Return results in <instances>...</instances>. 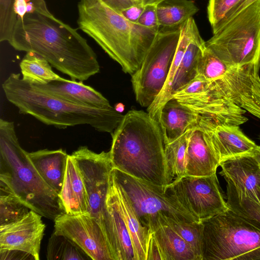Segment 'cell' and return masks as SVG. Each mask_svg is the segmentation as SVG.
Returning <instances> with one entry per match:
<instances>
[{"mask_svg":"<svg viewBox=\"0 0 260 260\" xmlns=\"http://www.w3.org/2000/svg\"><path fill=\"white\" fill-rule=\"evenodd\" d=\"M8 42L16 50L42 57L73 80L83 82L100 71L87 40L52 13L36 12L18 20Z\"/></svg>","mask_w":260,"mask_h":260,"instance_id":"cell-1","label":"cell"},{"mask_svg":"<svg viewBox=\"0 0 260 260\" xmlns=\"http://www.w3.org/2000/svg\"><path fill=\"white\" fill-rule=\"evenodd\" d=\"M113 169L150 183H172L160 125L148 112L132 110L111 134Z\"/></svg>","mask_w":260,"mask_h":260,"instance_id":"cell-2","label":"cell"},{"mask_svg":"<svg viewBox=\"0 0 260 260\" xmlns=\"http://www.w3.org/2000/svg\"><path fill=\"white\" fill-rule=\"evenodd\" d=\"M79 28L91 38L125 73L140 67L158 30L133 23L102 0H80Z\"/></svg>","mask_w":260,"mask_h":260,"instance_id":"cell-3","label":"cell"},{"mask_svg":"<svg viewBox=\"0 0 260 260\" xmlns=\"http://www.w3.org/2000/svg\"><path fill=\"white\" fill-rule=\"evenodd\" d=\"M2 88L7 100L20 113L58 128L87 124L100 132L111 134L124 116L112 106L93 107L53 95L23 80L19 73L11 74Z\"/></svg>","mask_w":260,"mask_h":260,"instance_id":"cell-4","label":"cell"},{"mask_svg":"<svg viewBox=\"0 0 260 260\" xmlns=\"http://www.w3.org/2000/svg\"><path fill=\"white\" fill-rule=\"evenodd\" d=\"M0 187L30 210L54 220L65 213L59 195L43 180L21 147L13 122L0 119Z\"/></svg>","mask_w":260,"mask_h":260,"instance_id":"cell-5","label":"cell"},{"mask_svg":"<svg viewBox=\"0 0 260 260\" xmlns=\"http://www.w3.org/2000/svg\"><path fill=\"white\" fill-rule=\"evenodd\" d=\"M202 260H260V229L229 208L201 221Z\"/></svg>","mask_w":260,"mask_h":260,"instance_id":"cell-6","label":"cell"},{"mask_svg":"<svg viewBox=\"0 0 260 260\" xmlns=\"http://www.w3.org/2000/svg\"><path fill=\"white\" fill-rule=\"evenodd\" d=\"M206 47L231 67L260 61V0L219 27Z\"/></svg>","mask_w":260,"mask_h":260,"instance_id":"cell-7","label":"cell"},{"mask_svg":"<svg viewBox=\"0 0 260 260\" xmlns=\"http://www.w3.org/2000/svg\"><path fill=\"white\" fill-rule=\"evenodd\" d=\"M112 176L122 189L142 224L150 231L159 225L158 215L187 222L199 221L180 203L171 185H155L113 169Z\"/></svg>","mask_w":260,"mask_h":260,"instance_id":"cell-8","label":"cell"},{"mask_svg":"<svg viewBox=\"0 0 260 260\" xmlns=\"http://www.w3.org/2000/svg\"><path fill=\"white\" fill-rule=\"evenodd\" d=\"M181 26H160L140 68L131 75L136 101L148 108L168 78L179 40Z\"/></svg>","mask_w":260,"mask_h":260,"instance_id":"cell-9","label":"cell"},{"mask_svg":"<svg viewBox=\"0 0 260 260\" xmlns=\"http://www.w3.org/2000/svg\"><path fill=\"white\" fill-rule=\"evenodd\" d=\"M71 155L83 177L88 198V212L102 228L113 169L110 152L98 153L86 146H81Z\"/></svg>","mask_w":260,"mask_h":260,"instance_id":"cell-10","label":"cell"},{"mask_svg":"<svg viewBox=\"0 0 260 260\" xmlns=\"http://www.w3.org/2000/svg\"><path fill=\"white\" fill-rule=\"evenodd\" d=\"M170 185L180 203L199 221L229 209L216 173L208 176H185Z\"/></svg>","mask_w":260,"mask_h":260,"instance_id":"cell-11","label":"cell"},{"mask_svg":"<svg viewBox=\"0 0 260 260\" xmlns=\"http://www.w3.org/2000/svg\"><path fill=\"white\" fill-rule=\"evenodd\" d=\"M54 221L53 233L68 237L91 259L114 260L102 227L89 213L78 215L65 213Z\"/></svg>","mask_w":260,"mask_h":260,"instance_id":"cell-12","label":"cell"},{"mask_svg":"<svg viewBox=\"0 0 260 260\" xmlns=\"http://www.w3.org/2000/svg\"><path fill=\"white\" fill-rule=\"evenodd\" d=\"M260 61L231 67L224 77L214 82L216 93L232 101L260 119Z\"/></svg>","mask_w":260,"mask_h":260,"instance_id":"cell-13","label":"cell"},{"mask_svg":"<svg viewBox=\"0 0 260 260\" xmlns=\"http://www.w3.org/2000/svg\"><path fill=\"white\" fill-rule=\"evenodd\" d=\"M42 216L30 210L20 219L0 226V249L18 250L40 259L41 244L46 225Z\"/></svg>","mask_w":260,"mask_h":260,"instance_id":"cell-14","label":"cell"},{"mask_svg":"<svg viewBox=\"0 0 260 260\" xmlns=\"http://www.w3.org/2000/svg\"><path fill=\"white\" fill-rule=\"evenodd\" d=\"M205 46V42L197 29L171 82L162 88L147 109V112L153 119L158 121L160 112L165 104L172 99L175 93L196 77L198 62Z\"/></svg>","mask_w":260,"mask_h":260,"instance_id":"cell-15","label":"cell"},{"mask_svg":"<svg viewBox=\"0 0 260 260\" xmlns=\"http://www.w3.org/2000/svg\"><path fill=\"white\" fill-rule=\"evenodd\" d=\"M102 229L114 260H135L133 241L119 206L112 176Z\"/></svg>","mask_w":260,"mask_h":260,"instance_id":"cell-16","label":"cell"},{"mask_svg":"<svg viewBox=\"0 0 260 260\" xmlns=\"http://www.w3.org/2000/svg\"><path fill=\"white\" fill-rule=\"evenodd\" d=\"M219 166L226 183L260 203V165L252 154L228 158Z\"/></svg>","mask_w":260,"mask_h":260,"instance_id":"cell-17","label":"cell"},{"mask_svg":"<svg viewBox=\"0 0 260 260\" xmlns=\"http://www.w3.org/2000/svg\"><path fill=\"white\" fill-rule=\"evenodd\" d=\"M186 158L185 176H211L219 166L220 159L208 134L198 125L190 130Z\"/></svg>","mask_w":260,"mask_h":260,"instance_id":"cell-18","label":"cell"},{"mask_svg":"<svg viewBox=\"0 0 260 260\" xmlns=\"http://www.w3.org/2000/svg\"><path fill=\"white\" fill-rule=\"evenodd\" d=\"M198 125L208 134L220 162L235 156L252 154L257 146L239 125H220L211 127Z\"/></svg>","mask_w":260,"mask_h":260,"instance_id":"cell-19","label":"cell"},{"mask_svg":"<svg viewBox=\"0 0 260 260\" xmlns=\"http://www.w3.org/2000/svg\"><path fill=\"white\" fill-rule=\"evenodd\" d=\"M33 85L46 92L78 104L98 108L111 107L100 92L81 81L61 77L46 84Z\"/></svg>","mask_w":260,"mask_h":260,"instance_id":"cell-20","label":"cell"},{"mask_svg":"<svg viewBox=\"0 0 260 260\" xmlns=\"http://www.w3.org/2000/svg\"><path fill=\"white\" fill-rule=\"evenodd\" d=\"M200 116L199 113L177 100L168 101L161 109L158 119L165 145L196 126Z\"/></svg>","mask_w":260,"mask_h":260,"instance_id":"cell-21","label":"cell"},{"mask_svg":"<svg viewBox=\"0 0 260 260\" xmlns=\"http://www.w3.org/2000/svg\"><path fill=\"white\" fill-rule=\"evenodd\" d=\"M59 196L66 213L78 215L88 213V198L83 177L71 155L68 157L63 186Z\"/></svg>","mask_w":260,"mask_h":260,"instance_id":"cell-22","label":"cell"},{"mask_svg":"<svg viewBox=\"0 0 260 260\" xmlns=\"http://www.w3.org/2000/svg\"><path fill=\"white\" fill-rule=\"evenodd\" d=\"M32 164L43 180L58 195L63 184L68 154L62 149L28 152Z\"/></svg>","mask_w":260,"mask_h":260,"instance_id":"cell-23","label":"cell"},{"mask_svg":"<svg viewBox=\"0 0 260 260\" xmlns=\"http://www.w3.org/2000/svg\"><path fill=\"white\" fill-rule=\"evenodd\" d=\"M112 178L119 206L133 241L135 260H146L150 231L142 224L127 196L112 176Z\"/></svg>","mask_w":260,"mask_h":260,"instance_id":"cell-24","label":"cell"},{"mask_svg":"<svg viewBox=\"0 0 260 260\" xmlns=\"http://www.w3.org/2000/svg\"><path fill=\"white\" fill-rule=\"evenodd\" d=\"M150 234L158 248L161 260H199L188 244L170 226L159 223Z\"/></svg>","mask_w":260,"mask_h":260,"instance_id":"cell-25","label":"cell"},{"mask_svg":"<svg viewBox=\"0 0 260 260\" xmlns=\"http://www.w3.org/2000/svg\"><path fill=\"white\" fill-rule=\"evenodd\" d=\"M199 11L191 0H165L157 5V14L160 26L181 25Z\"/></svg>","mask_w":260,"mask_h":260,"instance_id":"cell-26","label":"cell"},{"mask_svg":"<svg viewBox=\"0 0 260 260\" xmlns=\"http://www.w3.org/2000/svg\"><path fill=\"white\" fill-rule=\"evenodd\" d=\"M19 66L22 79L33 84H44L61 78L47 60L33 52H26Z\"/></svg>","mask_w":260,"mask_h":260,"instance_id":"cell-27","label":"cell"},{"mask_svg":"<svg viewBox=\"0 0 260 260\" xmlns=\"http://www.w3.org/2000/svg\"><path fill=\"white\" fill-rule=\"evenodd\" d=\"M158 222L172 228L188 244L199 260H202L203 224L201 221L187 222L158 215Z\"/></svg>","mask_w":260,"mask_h":260,"instance_id":"cell-28","label":"cell"},{"mask_svg":"<svg viewBox=\"0 0 260 260\" xmlns=\"http://www.w3.org/2000/svg\"><path fill=\"white\" fill-rule=\"evenodd\" d=\"M190 130L173 141L165 144L166 161L172 183L185 176L186 150Z\"/></svg>","mask_w":260,"mask_h":260,"instance_id":"cell-29","label":"cell"},{"mask_svg":"<svg viewBox=\"0 0 260 260\" xmlns=\"http://www.w3.org/2000/svg\"><path fill=\"white\" fill-rule=\"evenodd\" d=\"M226 188L229 208L260 229V203L229 184L226 183Z\"/></svg>","mask_w":260,"mask_h":260,"instance_id":"cell-30","label":"cell"},{"mask_svg":"<svg viewBox=\"0 0 260 260\" xmlns=\"http://www.w3.org/2000/svg\"><path fill=\"white\" fill-rule=\"evenodd\" d=\"M46 256L48 260L91 259L68 237L54 233L49 239Z\"/></svg>","mask_w":260,"mask_h":260,"instance_id":"cell-31","label":"cell"},{"mask_svg":"<svg viewBox=\"0 0 260 260\" xmlns=\"http://www.w3.org/2000/svg\"><path fill=\"white\" fill-rule=\"evenodd\" d=\"M231 68L205 46L198 62L196 78L211 82H218Z\"/></svg>","mask_w":260,"mask_h":260,"instance_id":"cell-32","label":"cell"},{"mask_svg":"<svg viewBox=\"0 0 260 260\" xmlns=\"http://www.w3.org/2000/svg\"><path fill=\"white\" fill-rule=\"evenodd\" d=\"M30 210L13 193L0 187V226L20 219Z\"/></svg>","mask_w":260,"mask_h":260,"instance_id":"cell-33","label":"cell"},{"mask_svg":"<svg viewBox=\"0 0 260 260\" xmlns=\"http://www.w3.org/2000/svg\"><path fill=\"white\" fill-rule=\"evenodd\" d=\"M16 0H0V41L8 42L13 34L17 18L14 11Z\"/></svg>","mask_w":260,"mask_h":260,"instance_id":"cell-34","label":"cell"},{"mask_svg":"<svg viewBox=\"0 0 260 260\" xmlns=\"http://www.w3.org/2000/svg\"><path fill=\"white\" fill-rule=\"evenodd\" d=\"M241 0H209L207 15L213 32L225 18L227 13Z\"/></svg>","mask_w":260,"mask_h":260,"instance_id":"cell-35","label":"cell"},{"mask_svg":"<svg viewBox=\"0 0 260 260\" xmlns=\"http://www.w3.org/2000/svg\"><path fill=\"white\" fill-rule=\"evenodd\" d=\"M14 11L17 21L28 14L36 12L46 14L51 13L45 0H16Z\"/></svg>","mask_w":260,"mask_h":260,"instance_id":"cell-36","label":"cell"},{"mask_svg":"<svg viewBox=\"0 0 260 260\" xmlns=\"http://www.w3.org/2000/svg\"><path fill=\"white\" fill-rule=\"evenodd\" d=\"M212 83L195 78L175 93L172 99H179L205 93L210 89Z\"/></svg>","mask_w":260,"mask_h":260,"instance_id":"cell-37","label":"cell"},{"mask_svg":"<svg viewBox=\"0 0 260 260\" xmlns=\"http://www.w3.org/2000/svg\"><path fill=\"white\" fill-rule=\"evenodd\" d=\"M137 23L144 27L158 30L157 5L149 4L145 5L144 10L139 17Z\"/></svg>","mask_w":260,"mask_h":260,"instance_id":"cell-38","label":"cell"},{"mask_svg":"<svg viewBox=\"0 0 260 260\" xmlns=\"http://www.w3.org/2000/svg\"><path fill=\"white\" fill-rule=\"evenodd\" d=\"M145 5L143 4H134L120 11V14L129 22L137 23L138 20L142 14Z\"/></svg>","mask_w":260,"mask_h":260,"instance_id":"cell-39","label":"cell"},{"mask_svg":"<svg viewBox=\"0 0 260 260\" xmlns=\"http://www.w3.org/2000/svg\"><path fill=\"white\" fill-rule=\"evenodd\" d=\"M1 260L3 259H35L31 254L18 250L0 249Z\"/></svg>","mask_w":260,"mask_h":260,"instance_id":"cell-40","label":"cell"},{"mask_svg":"<svg viewBox=\"0 0 260 260\" xmlns=\"http://www.w3.org/2000/svg\"><path fill=\"white\" fill-rule=\"evenodd\" d=\"M256 0H241L236 6L233 8L226 15L224 19L220 23L217 29L224 23L230 20L242 10L248 7ZM216 29V30H217ZM215 30V31H216ZM214 31V32H215Z\"/></svg>","mask_w":260,"mask_h":260,"instance_id":"cell-41","label":"cell"},{"mask_svg":"<svg viewBox=\"0 0 260 260\" xmlns=\"http://www.w3.org/2000/svg\"><path fill=\"white\" fill-rule=\"evenodd\" d=\"M102 1L114 10L119 13L122 10L134 5L131 0H102Z\"/></svg>","mask_w":260,"mask_h":260,"instance_id":"cell-42","label":"cell"},{"mask_svg":"<svg viewBox=\"0 0 260 260\" xmlns=\"http://www.w3.org/2000/svg\"><path fill=\"white\" fill-rule=\"evenodd\" d=\"M252 154L260 165V146L257 145Z\"/></svg>","mask_w":260,"mask_h":260,"instance_id":"cell-43","label":"cell"},{"mask_svg":"<svg viewBox=\"0 0 260 260\" xmlns=\"http://www.w3.org/2000/svg\"><path fill=\"white\" fill-rule=\"evenodd\" d=\"M165 0H143V3L144 5L152 4V5H158L159 3L164 1Z\"/></svg>","mask_w":260,"mask_h":260,"instance_id":"cell-44","label":"cell"},{"mask_svg":"<svg viewBox=\"0 0 260 260\" xmlns=\"http://www.w3.org/2000/svg\"><path fill=\"white\" fill-rule=\"evenodd\" d=\"M115 108L118 112L120 113L123 111L124 106L122 104L119 103L116 106Z\"/></svg>","mask_w":260,"mask_h":260,"instance_id":"cell-45","label":"cell"},{"mask_svg":"<svg viewBox=\"0 0 260 260\" xmlns=\"http://www.w3.org/2000/svg\"><path fill=\"white\" fill-rule=\"evenodd\" d=\"M131 1L134 3V4H143V0H131Z\"/></svg>","mask_w":260,"mask_h":260,"instance_id":"cell-46","label":"cell"},{"mask_svg":"<svg viewBox=\"0 0 260 260\" xmlns=\"http://www.w3.org/2000/svg\"><path fill=\"white\" fill-rule=\"evenodd\" d=\"M259 138H260V136H259Z\"/></svg>","mask_w":260,"mask_h":260,"instance_id":"cell-47","label":"cell"}]
</instances>
